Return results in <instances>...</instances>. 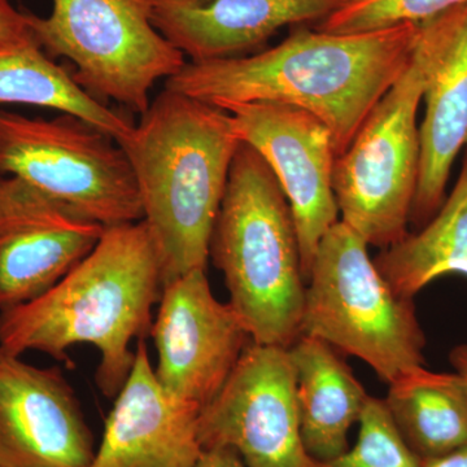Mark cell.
I'll return each instance as SVG.
<instances>
[{
	"instance_id": "cell-1",
	"label": "cell",
	"mask_w": 467,
	"mask_h": 467,
	"mask_svg": "<svg viewBox=\"0 0 467 467\" xmlns=\"http://www.w3.org/2000/svg\"><path fill=\"white\" fill-rule=\"evenodd\" d=\"M417 34L418 24L356 34L301 26L248 57L186 61L164 88L223 109L256 101L299 107L327 126L337 158L407 69Z\"/></svg>"
},
{
	"instance_id": "cell-2",
	"label": "cell",
	"mask_w": 467,
	"mask_h": 467,
	"mask_svg": "<svg viewBox=\"0 0 467 467\" xmlns=\"http://www.w3.org/2000/svg\"><path fill=\"white\" fill-rule=\"evenodd\" d=\"M161 270L144 221L106 227L95 250L38 299L0 312V347L21 356L38 350L70 362L67 350L92 344L100 353L95 380L116 398L134 367L130 343L152 327Z\"/></svg>"
},
{
	"instance_id": "cell-3",
	"label": "cell",
	"mask_w": 467,
	"mask_h": 467,
	"mask_svg": "<svg viewBox=\"0 0 467 467\" xmlns=\"http://www.w3.org/2000/svg\"><path fill=\"white\" fill-rule=\"evenodd\" d=\"M241 144L229 112L168 88L119 143L137 178L162 287L207 269L212 233Z\"/></svg>"
},
{
	"instance_id": "cell-4",
	"label": "cell",
	"mask_w": 467,
	"mask_h": 467,
	"mask_svg": "<svg viewBox=\"0 0 467 467\" xmlns=\"http://www.w3.org/2000/svg\"><path fill=\"white\" fill-rule=\"evenodd\" d=\"M209 257L252 342L290 348L306 303L299 238L275 173L250 144L242 142L233 160Z\"/></svg>"
},
{
	"instance_id": "cell-5",
	"label": "cell",
	"mask_w": 467,
	"mask_h": 467,
	"mask_svg": "<svg viewBox=\"0 0 467 467\" xmlns=\"http://www.w3.org/2000/svg\"><path fill=\"white\" fill-rule=\"evenodd\" d=\"M301 335L367 362L384 382L425 367L426 337L413 299L399 296L343 221L319 242L306 282Z\"/></svg>"
},
{
	"instance_id": "cell-6",
	"label": "cell",
	"mask_w": 467,
	"mask_h": 467,
	"mask_svg": "<svg viewBox=\"0 0 467 467\" xmlns=\"http://www.w3.org/2000/svg\"><path fill=\"white\" fill-rule=\"evenodd\" d=\"M27 18L48 57L75 64L72 77L82 90L140 116L156 82L186 64L153 26L150 0H52L47 17Z\"/></svg>"
},
{
	"instance_id": "cell-7",
	"label": "cell",
	"mask_w": 467,
	"mask_h": 467,
	"mask_svg": "<svg viewBox=\"0 0 467 467\" xmlns=\"http://www.w3.org/2000/svg\"><path fill=\"white\" fill-rule=\"evenodd\" d=\"M0 175H12L104 227L143 220L130 160L115 138L79 117L0 110Z\"/></svg>"
},
{
	"instance_id": "cell-8",
	"label": "cell",
	"mask_w": 467,
	"mask_h": 467,
	"mask_svg": "<svg viewBox=\"0 0 467 467\" xmlns=\"http://www.w3.org/2000/svg\"><path fill=\"white\" fill-rule=\"evenodd\" d=\"M425 78L426 55L417 34L407 69L335 160L333 187L340 221L368 245L382 250L409 234L420 174L417 113Z\"/></svg>"
},
{
	"instance_id": "cell-9",
	"label": "cell",
	"mask_w": 467,
	"mask_h": 467,
	"mask_svg": "<svg viewBox=\"0 0 467 467\" xmlns=\"http://www.w3.org/2000/svg\"><path fill=\"white\" fill-rule=\"evenodd\" d=\"M202 450L232 448L245 467H318L304 448L296 370L287 348L251 342L202 409Z\"/></svg>"
},
{
	"instance_id": "cell-10",
	"label": "cell",
	"mask_w": 467,
	"mask_h": 467,
	"mask_svg": "<svg viewBox=\"0 0 467 467\" xmlns=\"http://www.w3.org/2000/svg\"><path fill=\"white\" fill-rule=\"evenodd\" d=\"M234 130L263 156L290 205L301 270L308 282L319 242L339 221L333 174L337 152L327 126L308 110L256 101L233 104Z\"/></svg>"
},
{
	"instance_id": "cell-11",
	"label": "cell",
	"mask_w": 467,
	"mask_h": 467,
	"mask_svg": "<svg viewBox=\"0 0 467 467\" xmlns=\"http://www.w3.org/2000/svg\"><path fill=\"white\" fill-rule=\"evenodd\" d=\"M150 335L159 355V383L202 409L216 398L251 342L230 303L214 297L204 269L162 287Z\"/></svg>"
},
{
	"instance_id": "cell-12",
	"label": "cell",
	"mask_w": 467,
	"mask_h": 467,
	"mask_svg": "<svg viewBox=\"0 0 467 467\" xmlns=\"http://www.w3.org/2000/svg\"><path fill=\"white\" fill-rule=\"evenodd\" d=\"M106 227L12 175H0V312L50 291Z\"/></svg>"
},
{
	"instance_id": "cell-13",
	"label": "cell",
	"mask_w": 467,
	"mask_h": 467,
	"mask_svg": "<svg viewBox=\"0 0 467 467\" xmlns=\"http://www.w3.org/2000/svg\"><path fill=\"white\" fill-rule=\"evenodd\" d=\"M94 434L57 368L0 347V467H90Z\"/></svg>"
},
{
	"instance_id": "cell-14",
	"label": "cell",
	"mask_w": 467,
	"mask_h": 467,
	"mask_svg": "<svg viewBox=\"0 0 467 467\" xmlns=\"http://www.w3.org/2000/svg\"><path fill=\"white\" fill-rule=\"evenodd\" d=\"M426 55L420 174L410 223L426 225L444 204L454 160L467 147V3L418 24Z\"/></svg>"
},
{
	"instance_id": "cell-15",
	"label": "cell",
	"mask_w": 467,
	"mask_h": 467,
	"mask_svg": "<svg viewBox=\"0 0 467 467\" xmlns=\"http://www.w3.org/2000/svg\"><path fill=\"white\" fill-rule=\"evenodd\" d=\"M104 426L90 467H196L202 408L169 393L138 340L134 367Z\"/></svg>"
},
{
	"instance_id": "cell-16",
	"label": "cell",
	"mask_w": 467,
	"mask_h": 467,
	"mask_svg": "<svg viewBox=\"0 0 467 467\" xmlns=\"http://www.w3.org/2000/svg\"><path fill=\"white\" fill-rule=\"evenodd\" d=\"M344 0H150L158 32L192 63L256 54L285 26L318 24Z\"/></svg>"
},
{
	"instance_id": "cell-17",
	"label": "cell",
	"mask_w": 467,
	"mask_h": 467,
	"mask_svg": "<svg viewBox=\"0 0 467 467\" xmlns=\"http://www.w3.org/2000/svg\"><path fill=\"white\" fill-rule=\"evenodd\" d=\"M288 352L296 370L301 441L316 462H328L349 450V429L368 395L342 353L324 340L303 334Z\"/></svg>"
},
{
	"instance_id": "cell-18",
	"label": "cell",
	"mask_w": 467,
	"mask_h": 467,
	"mask_svg": "<svg viewBox=\"0 0 467 467\" xmlns=\"http://www.w3.org/2000/svg\"><path fill=\"white\" fill-rule=\"evenodd\" d=\"M389 384L384 402L420 461L467 445V384L456 371L434 373L420 367Z\"/></svg>"
},
{
	"instance_id": "cell-19",
	"label": "cell",
	"mask_w": 467,
	"mask_h": 467,
	"mask_svg": "<svg viewBox=\"0 0 467 467\" xmlns=\"http://www.w3.org/2000/svg\"><path fill=\"white\" fill-rule=\"evenodd\" d=\"M374 264L405 299H414L442 275L467 276V147L456 186L435 217L417 233L384 248Z\"/></svg>"
},
{
	"instance_id": "cell-20",
	"label": "cell",
	"mask_w": 467,
	"mask_h": 467,
	"mask_svg": "<svg viewBox=\"0 0 467 467\" xmlns=\"http://www.w3.org/2000/svg\"><path fill=\"white\" fill-rule=\"evenodd\" d=\"M26 104L67 113L97 126L121 143L135 124L95 100L38 45L0 51V106Z\"/></svg>"
},
{
	"instance_id": "cell-21",
	"label": "cell",
	"mask_w": 467,
	"mask_h": 467,
	"mask_svg": "<svg viewBox=\"0 0 467 467\" xmlns=\"http://www.w3.org/2000/svg\"><path fill=\"white\" fill-rule=\"evenodd\" d=\"M467 0H344L316 29L335 34L376 32L402 24H420Z\"/></svg>"
},
{
	"instance_id": "cell-22",
	"label": "cell",
	"mask_w": 467,
	"mask_h": 467,
	"mask_svg": "<svg viewBox=\"0 0 467 467\" xmlns=\"http://www.w3.org/2000/svg\"><path fill=\"white\" fill-rule=\"evenodd\" d=\"M358 422L355 447L335 460L318 463V467H420L384 400L368 396Z\"/></svg>"
},
{
	"instance_id": "cell-23",
	"label": "cell",
	"mask_w": 467,
	"mask_h": 467,
	"mask_svg": "<svg viewBox=\"0 0 467 467\" xmlns=\"http://www.w3.org/2000/svg\"><path fill=\"white\" fill-rule=\"evenodd\" d=\"M38 45L29 26L27 14L18 11L11 0H0V51Z\"/></svg>"
},
{
	"instance_id": "cell-24",
	"label": "cell",
	"mask_w": 467,
	"mask_h": 467,
	"mask_svg": "<svg viewBox=\"0 0 467 467\" xmlns=\"http://www.w3.org/2000/svg\"><path fill=\"white\" fill-rule=\"evenodd\" d=\"M196 467H245L241 456L232 448H212L202 451Z\"/></svg>"
},
{
	"instance_id": "cell-25",
	"label": "cell",
	"mask_w": 467,
	"mask_h": 467,
	"mask_svg": "<svg viewBox=\"0 0 467 467\" xmlns=\"http://www.w3.org/2000/svg\"><path fill=\"white\" fill-rule=\"evenodd\" d=\"M420 467H467V445L444 456L422 460Z\"/></svg>"
},
{
	"instance_id": "cell-26",
	"label": "cell",
	"mask_w": 467,
	"mask_h": 467,
	"mask_svg": "<svg viewBox=\"0 0 467 467\" xmlns=\"http://www.w3.org/2000/svg\"><path fill=\"white\" fill-rule=\"evenodd\" d=\"M450 361L456 373L462 377L467 384V343L451 349Z\"/></svg>"
}]
</instances>
